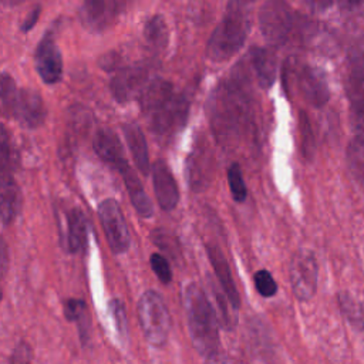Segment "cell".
<instances>
[{
  "label": "cell",
  "mask_w": 364,
  "mask_h": 364,
  "mask_svg": "<svg viewBox=\"0 0 364 364\" xmlns=\"http://www.w3.org/2000/svg\"><path fill=\"white\" fill-rule=\"evenodd\" d=\"M260 30L272 44H283L293 27V17L283 0H266L259 13Z\"/></svg>",
  "instance_id": "8992f818"
},
{
  "label": "cell",
  "mask_w": 364,
  "mask_h": 364,
  "mask_svg": "<svg viewBox=\"0 0 364 364\" xmlns=\"http://www.w3.org/2000/svg\"><path fill=\"white\" fill-rule=\"evenodd\" d=\"M92 146L95 154L111 166L119 171L128 162L124 155V148L119 138L108 128H101L95 132L92 138Z\"/></svg>",
  "instance_id": "2e32d148"
},
{
  "label": "cell",
  "mask_w": 364,
  "mask_h": 364,
  "mask_svg": "<svg viewBox=\"0 0 364 364\" xmlns=\"http://www.w3.org/2000/svg\"><path fill=\"white\" fill-rule=\"evenodd\" d=\"M249 31V21L243 7L229 4L226 14L213 30L208 46L206 55L215 63L230 60L245 44Z\"/></svg>",
  "instance_id": "277c9868"
},
{
  "label": "cell",
  "mask_w": 364,
  "mask_h": 364,
  "mask_svg": "<svg viewBox=\"0 0 364 364\" xmlns=\"http://www.w3.org/2000/svg\"><path fill=\"white\" fill-rule=\"evenodd\" d=\"M17 94H18V90L16 87L14 80L7 73H3L1 74V107L6 115H10V111L16 101Z\"/></svg>",
  "instance_id": "484cf974"
},
{
  "label": "cell",
  "mask_w": 364,
  "mask_h": 364,
  "mask_svg": "<svg viewBox=\"0 0 364 364\" xmlns=\"http://www.w3.org/2000/svg\"><path fill=\"white\" fill-rule=\"evenodd\" d=\"M31 360V354H30V350L27 347L26 343H21L13 353L10 361L11 363H28Z\"/></svg>",
  "instance_id": "d6a6232c"
},
{
  "label": "cell",
  "mask_w": 364,
  "mask_h": 364,
  "mask_svg": "<svg viewBox=\"0 0 364 364\" xmlns=\"http://www.w3.org/2000/svg\"><path fill=\"white\" fill-rule=\"evenodd\" d=\"M253 280H255V287H256V290L260 296L272 297V296L276 294V291H277L276 280L273 279V276L266 269L257 270L255 273Z\"/></svg>",
  "instance_id": "4316f807"
},
{
  "label": "cell",
  "mask_w": 364,
  "mask_h": 364,
  "mask_svg": "<svg viewBox=\"0 0 364 364\" xmlns=\"http://www.w3.org/2000/svg\"><path fill=\"white\" fill-rule=\"evenodd\" d=\"M118 172L121 173V176L124 179V183H125V188L128 191V195H129V199L132 202L134 209L142 218L152 216V212H154L152 203H151L148 195L145 193V189H144L142 183L139 182L138 176L135 175L134 169L129 166V164H127Z\"/></svg>",
  "instance_id": "d6986e66"
},
{
  "label": "cell",
  "mask_w": 364,
  "mask_h": 364,
  "mask_svg": "<svg viewBox=\"0 0 364 364\" xmlns=\"http://www.w3.org/2000/svg\"><path fill=\"white\" fill-rule=\"evenodd\" d=\"M0 162H1V173H11V165H13V158H11V146L9 144L7 132L3 128L1 129V154H0Z\"/></svg>",
  "instance_id": "1f68e13d"
},
{
  "label": "cell",
  "mask_w": 364,
  "mask_h": 364,
  "mask_svg": "<svg viewBox=\"0 0 364 364\" xmlns=\"http://www.w3.org/2000/svg\"><path fill=\"white\" fill-rule=\"evenodd\" d=\"M10 115L27 128L40 127L46 119V107L43 98L34 90H18Z\"/></svg>",
  "instance_id": "7c38bea8"
},
{
  "label": "cell",
  "mask_w": 364,
  "mask_h": 364,
  "mask_svg": "<svg viewBox=\"0 0 364 364\" xmlns=\"http://www.w3.org/2000/svg\"><path fill=\"white\" fill-rule=\"evenodd\" d=\"M182 300L193 347L205 360H219L220 337L218 318L206 293L196 283H189L183 290Z\"/></svg>",
  "instance_id": "7a4b0ae2"
},
{
  "label": "cell",
  "mask_w": 364,
  "mask_h": 364,
  "mask_svg": "<svg viewBox=\"0 0 364 364\" xmlns=\"http://www.w3.org/2000/svg\"><path fill=\"white\" fill-rule=\"evenodd\" d=\"M300 132H301V146L303 152L306 156H311L313 149H314V139H313V132L310 128V122L304 112H300Z\"/></svg>",
  "instance_id": "4dcf8cb0"
},
{
  "label": "cell",
  "mask_w": 364,
  "mask_h": 364,
  "mask_svg": "<svg viewBox=\"0 0 364 364\" xmlns=\"http://www.w3.org/2000/svg\"><path fill=\"white\" fill-rule=\"evenodd\" d=\"M139 100L142 112L156 136L173 135L188 118V98L169 81L152 80Z\"/></svg>",
  "instance_id": "6da1fadb"
},
{
  "label": "cell",
  "mask_w": 364,
  "mask_h": 364,
  "mask_svg": "<svg viewBox=\"0 0 364 364\" xmlns=\"http://www.w3.org/2000/svg\"><path fill=\"white\" fill-rule=\"evenodd\" d=\"M228 182L232 198L236 202H243L247 198V188L245 185V179L237 164H232L228 169Z\"/></svg>",
  "instance_id": "cb8c5ba5"
},
{
  "label": "cell",
  "mask_w": 364,
  "mask_h": 364,
  "mask_svg": "<svg viewBox=\"0 0 364 364\" xmlns=\"http://www.w3.org/2000/svg\"><path fill=\"white\" fill-rule=\"evenodd\" d=\"M255 0H229V4H233V6H239V7H246L249 3H252Z\"/></svg>",
  "instance_id": "74e56055"
},
{
  "label": "cell",
  "mask_w": 364,
  "mask_h": 364,
  "mask_svg": "<svg viewBox=\"0 0 364 364\" xmlns=\"http://www.w3.org/2000/svg\"><path fill=\"white\" fill-rule=\"evenodd\" d=\"M290 283L299 300H309L317 289V262L313 253L299 252L290 263Z\"/></svg>",
  "instance_id": "30bf717a"
},
{
  "label": "cell",
  "mask_w": 364,
  "mask_h": 364,
  "mask_svg": "<svg viewBox=\"0 0 364 364\" xmlns=\"http://www.w3.org/2000/svg\"><path fill=\"white\" fill-rule=\"evenodd\" d=\"M40 11H41V9L40 7H36V9H33L28 14H27V17L24 18V21L21 23V26H20V30L21 31H24V33H27V31H30L33 27H34V24L37 23V20H38V16H40Z\"/></svg>",
  "instance_id": "836d02e7"
},
{
  "label": "cell",
  "mask_w": 364,
  "mask_h": 364,
  "mask_svg": "<svg viewBox=\"0 0 364 364\" xmlns=\"http://www.w3.org/2000/svg\"><path fill=\"white\" fill-rule=\"evenodd\" d=\"M138 320L146 341L154 347H164L169 337L171 316L162 296L155 290H146L136 304Z\"/></svg>",
  "instance_id": "5b68a950"
},
{
  "label": "cell",
  "mask_w": 364,
  "mask_h": 364,
  "mask_svg": "<svg viewBox=\"0 0 364 364\" xmlns=\"http://www.w3.org/2000/svg\"><path fill=\"white\" fill-rule=\"evenodd\" d=\"M206 249H208L209 262L215 270V274L220 283V287H222L228 301L232 304L233 309H237L240 306V299H239V293L236 290V286H235V282L232 277L230 267L226 262V257L223 256L220 249L216 246L208 245Z\"/></svg>",
  "instance_id": "e0dca14e"
},
{
  "label": "cell",
  "mask_w": 364,
  "mask_h": 364,
  "mask_svg": "<svg viewBox=\"0 0 364 364\" xmlns=\"http://www.w3.org/2000/svg\"><path fill=\"white\" fill-rule=\"evenodd\" d=\"M307 3V6L313 10V11H324L327 10L333 0H304Z\"/></svg>",
  "instance_id": "e575fe53"
},
{
  "label": "cell",
  "mask_w": 364,
  "mask_h": 364,
  "mask_svg": "<svg viewBox=\"0 0 364 364\" xmlns=\"http://www.w3.org/2000/svg\"><path fill=\"white\" fill-rule=\"evenodd\" d=\"M340 301L348 320L360 327V330L364 333V304H355L348 296H341Z\"/></svg>",
  "instance_id": "83f0119b"
},
{
  "label": "cell",
  "mask_w": 364,
  "mask_h": 364,
  "mask_svg": "<svg viewBox=\"0 0 364 364\" xmlns=\"http://www.w3.org/2000/svg\"><path fill=\"white\" fill-rule=\"evenodd\" d=\"M168 38H169L168 27H166V23L162 16L155 14L145 21L144 40L146 41V44L151 48H154L156 51L164 50L168 44Z\"/></svg>",
  "instance_id": "7402d4cb"
},
{
  "label": "cell",
  "mask_w": 364,
  "mask_h": 364,
  "mask_svg": "<svg viewBox=\"0 0 364 364\" xmlns=\"http://www.w3.org/2000/svg\"><path fill=\"white\" fill-rule=\"evenodd\" d=\"M336 1L344 10H355L364 6V0H336Z\"/></svg>",
  "instance_id": "d590c367"
},
{
  "label": "cell",
  "mask_w": 364,
  "mask_h": 364,
  "mask_svg": "<svg viewBox=\"0 0 364 364\" xmlns=\"http://www.w3.org/2000/svg\"><path fill=\"white\" fill-rule=\"evenodd\" d=\"M149 68L141 64L117 68L111 81V91L117 101L128 102L141 98L144 91L151 82Z\"/></svg>",
  "instance_id": "ba28073f"
},
{
  "label": "cell",
  "mask_w": 364,
  "mask_h": 364,
  "mask_svg": "<svg viewBox=\"0 0 364 364\" xmlns=\"http://www.w3.org/2000/svg\"><path fill=\"white\" fill-rule=\"evenodd\" d=\"M297 85L301 95L314 107H323L328 101V87L324 75L313 67L303 65L297 71Z\"/></svg>",
  "instance_id": "5bb4252c"
},
{
  "label": "cell",
  "mask_w": 364,
  "mask_h": 364,
  "mask_svg": "<svg viewBox=\"0 0 364 364\" xmlns=\"http://www.w3.org/2000/svg\"><path fill=\"white\" fill-rule=\"evenodd\" d=\"M351 119H353V129L355 134V141L361 145H364V101L353 102V111H351Z\"/></svg>",
  "instance_id": "f546056e"
},
{
  "label": "cell",
  "mask_w": 364,
  "mask_h": 364,
  "mask_svg": "<svg viewBox=\"0 0 364 364\" xmlns=\"http://www.w3.org/2000/svg\"><path fill=\"white\" fill-rule=\"evenodd\" d=\"M131 3L132 0H84L81 20L88 30L104 31L117 21Z\"/></svg>",
  "instance_id": "9c48e42d"
},
{
  "label": "cell",
  "mask_w": 364,
  "mask_h": 364,
  "mask_svg": "<svg viewBox=\"0 0 364 364\" xmlns=\"http://www.w3.org/2000/svg\"><path fill=\"white\" fill-rule=\"evenodd\" d=\"M239 78L222 82L210 100V119L220 139L240 135L249 124L250 102Z\"/></svg>",
  "instance_id": "3957f363"
},
{
  "label": "cell",
  "mask_w": 364,
  "mask_h": 364,
  "mask_svg": "<svg viewBox=\"0 0 364 364\" xmlns=\"http://www.w3.org/2000/svg\"><path fill=\"white\" fill-rule=\"evenodd\" d=\"M64 316L68 321H74L77 323L80 333H81V338L82 341H85L87 338V328L90 326L88 318H87V306L84 303V300L81 299H68L64 304Z\"/></svg>",
  "instance_id": "603a6c76"
},
{
  "label": "cell",
  "mask_w": 364,
  "mask_h": 364,
  "mask_svg": "<svg viewBox=\"0 0 364 364\" xmlns=\"http://www.w3.org/2000/svg\"><path fill=\"white\" fill-rule=\"evenodd\" d=\"M97 212L111 250L114 253L127 252L131 237L118 202L112 198L104 199L98 205Z\"/></svg>",
  "instance_id": "52a82bcc"
},
{
  "label": "cell",
  "mask_w": 364,
  "mask_h": 364,
  "mask_svg": "<svg viewBox=\"0 0 364 364\" xmlns=\"http://www.w3.org/2000/svg\"><path fill=\"white\" fill-rule=\"evenodd\" d=\"M34 65L46 84H55L61 80L63 58L51 33H46L40 40L34 53Z\"/></svg>",
  "instance_id": "8fae6325"
},
{
  "label": "cell",
  "mask_w": 364,
  "mask_h": 364,
  "mask_svg": "<svg viewBox=\"0 0 364 364\" xmlns=\"http://www.w3.org/2000/svg\"><path fill=\"white\" fill-rule=\"evenodd\" d=\"M3 1V4H6V6H16V4H18V3H21V1H24V0H1Z\"/></svg>",
  "instance_id": "f35d334b"
},
{
  "label": "cell",
  "mask_w": 364,
  "mask_h": 364,
  "mask_svg": "<svg viewBox=\"0 0 364 364\" xmlns=\"http://www.w3.org/2000/svg\"><path fill=\"white\" fill-rule=\"evenodd\" d=\"M109 313L112 316L114 326L117 328V334L119 336L121 340H127L128 336V321H127V313H125V306L119 299H112L108 304Z\"/></svg>",
  "instance_id": "d4e9b609"
},
{
  "label": "cell",
  "mask_w": 364,
  "mask_h": 364,
  "mask_svg": "<svg viewBox=\"0 0 364 364\" xmlns=\"http://www.w3.org/2000/svg\"><path fill=\"white\" fill-rule=\"evenodd\" d=\"M249 64L262 88H269L276 77V58L272 51L253 47L249 53Z\"/></svg>",
  "instance_id": "ffe728a7"
},
{
  "label": "cell",
  "mask_w": 364,
  "mask_h": 364,
  "mask_svg": "<svg viewBox=\"0 0 364 364\" xmlns=\"http://www.w3.org/2000/svg\"><path fill=\"white\" fill-rule=\"evenodd\" d=\"M64 229L61 228V237L67 252L78 253L87 246V219L81 209L71 208L65 212Z\"/></svg>",
  "instance_id": "9a60e30c"
},
{
  "label": "cell",
  "mask_w": 364,
  "mask_h": 364,
  "mask_svg": "<svg viewBox=\"0 0 364 364\" xmlns=\"http://www.w3.org/2000/svg\"><path fill=\"white\" fill-rule=\"evenodd\" d=\"M0 216L3 226H9L18 216L21 209V195L11 173H1Z\"/></svg>",
  "instance_id": "ac0fdd59"
},
{
  "label": "cell",
  "mask_w": 364,
  "mask_h": 364,
  "mask_svg": "<svg viewBox=\"0 0 364 364\" xmlns=\"http://www.w3.org/2000/svg\"><path fill=\"white\" fill-rule=\"evenodd\" d=\"M152 182L156 200L164 210H172L179 202V191L175 176L166 162L158 159L152 165Z\"/></svg>",
  "instance_id": "4fadbf2b"
},
{
  "label": "cell",
  "mask_w": 364,
  "mask_h": 364,
  "mask_svg": "<svg viewBox=\"0 0 364 364\" xmlns=\"http://www.w3.org/2000/svg\"><path fill=\"white\" fill-rule=\"evenodd\" d=\"M6 255H7V252H6V245H4V242L1 243V273L4 274V272H6V264H7V257H6Z\"/></svg>",
  "instance_id": "8d00e7d4"
},
{
  "label": "cell",
  "mask_w": 364,
  "mask_h": 364,
  "mask_svg": "<svg viewBox=\"0 0 364 364\" xmlns=\"http://www.w3.org/2000/svg\"><path fill=\"white\" fill-rule=\"evenodd\" d=\"M127 145L129 148V152L134 158V162L141 173L148 175L149 172V155L146 148L145 135L141 131V128L135 124H125L122 127Z\"/></svg>",
  "instance_id": "44dd1931"
},
{
  "label": "cell",
  "mask_w": 364,
  "mask_h": 364,
  "mask_svg": "<svg viewBox=\"0 0 364 364\" xmlns=\"http://www.w3.org/2000/svg\"><path fill=\"white\" fill-rule=\"evenodd\" d=\"M149 263L151 267L154 270V273L156 274V277L164 283L168 284L172 280V272H171V266L168 263V260L159 255V253H152L149 257Z\"/></svg>",
  "instance_id": "f1b7e54d"
}]
</instances>
